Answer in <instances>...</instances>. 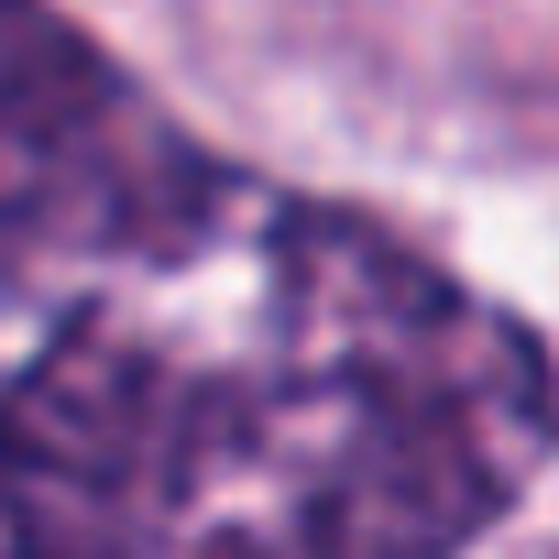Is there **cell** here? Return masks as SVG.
Listing matches in <instances>:
<instances>
[{
	"instance_id": "obj_1",
	"label": "cell",
	"mask_w": 559,
	"mask_h": 559,
	"mask_svg": "<svg viewBox=\"0 0 559 559\" xmlns=\"http://www.w3.org/2000/svg\"><path fill=\"white\" fill-rule=\"evenodd\" d=\"M548 439L493 297L219 165L0 384V559H450Z\"/></svg>"
},
{
	"instance_id": "obj_2",
	"label": "cell",
	"mask_w": 559,
	"mask_h": 559,
	"mask_svg": "<svg viewBox=\"0 0 559 559\" xmlns=\"http://www.w3.org/2000/svg\"><path fill=\"white\" fill-rule=\"evenodd\" d=\"M219 165L45 0H0V252H121Z\"/></svg>"
}]
</instances>
